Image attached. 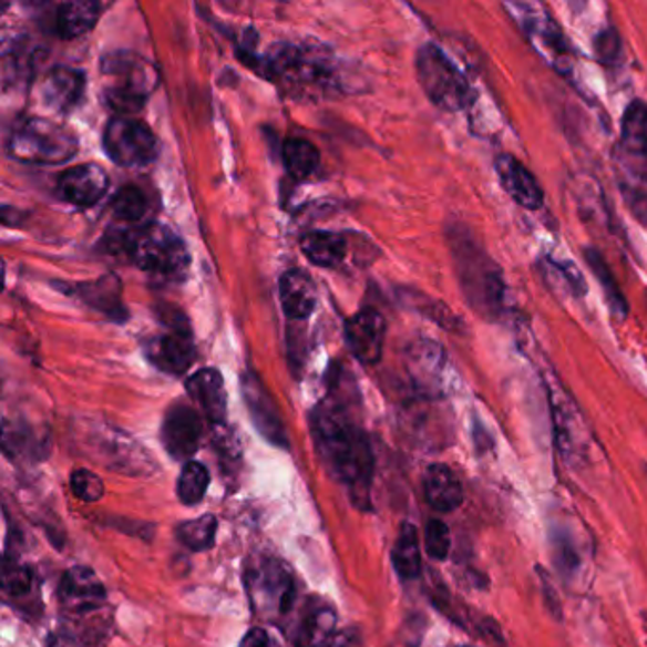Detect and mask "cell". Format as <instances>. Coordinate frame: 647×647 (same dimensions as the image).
<instances>
[{
	"mask_svg": "<svg viewBox=\"0 0 647 647\" xmlns=\"http://www.w3.org/2000/svg\"><path fill=\"white\" fill-rule=\"evenodd\" d=\"M319 160L321 156H319L318 146L310 141H285L284 164L291 177L298 178V181L310 177L318 172Z\"/></svg>",
	"mask_w": 647,
	"mask_h": 647,
	"instance_id": "1f68e13d",
	"label": "cell"
},
{
	"mask_svg": "<svg viewBox=\"0 0 647 647\" xmlns=\"http://www.w3.org/2000/svg\"><path fill=\"white\" fill-rule=\"evenodd\" d=\"M242 393H244L245 404H247L249 417H251L258 433L274 446L289 449V437L285 431L278 407L274 403L270 391L266 390L265 383L260 382V378L253 374L251 370H247L242 377Z\"/></svg>",
	"mask_w": 647,
	"mask_h": 647,
	"instance_id": "7c38bea8",
	"label": "cell"
},
{
	"mask_svg": "<svg viewBox=\"0 0 647 647\" xmlns=\"http://www.w3.org/2000/svg\"><path fill=\"white\" fill-rule=\"evenodd\" d=\"M60 606L65 614L73 617L92 615L105 608L106 590L97 574L86 566L66 569L58 588Z\"/></svg>",
	"mask_w": 647,
	"mask_h": 647,
	"instance_id": "8fae6325",
	"label": "cell"
},
{
	"mask_svg": "<svg viewBox=\"0 0 647 647\" xmlns=\"http://www.w3.org/2000/svg\"><path fill=\"white\" fill-rule=\"evenodd\" d=\"M619 156L628 172L647 181V103L633 101L622 120Z\"/></svg>",
	"mask_w": 647,
	"mask_h": 647,
	"instance_id": "9a60e30c",
	"label": "cell"
},
{
	"mask_svg": "<svg viewBox=\"0 0 647 647\" xmlns=\"http://www.w3.org/2000/svg\"><path fill=\"white\" fill-rule=\"evenodd\" d=\"M215 535H217V518L213 515L181 522L177 526L178 542L194 553L209 551L215 545Z\"/></svg>",
	"mask_w": 647,
	"mask_h": 647,
	"instance_id": "e575fe53",
	"label": "cell"
},
{
	"mask_svg": "<svg viewBox=\"0 0 647 647\" xmlns=\"http://www.w3.org/2000/svg\"><path fill=\"white\" fill-rule=\"evenodd\" d=\"M444 364L446 356L439 343L420 340L410 348V370L418 378V382L425 383V388L439 386Z\"/></svg>",
	"mask_w": 647,
	"mask_h": 647,
	"instance_id": "f1b7e54d",
	"label": "cell"
},
{
	"mask_svg": "<svg viewBox=\"0 0 647 647\" xmlns=\"http://www.w3.org/2000/svg\"><path fill=\"white\" fill-rule=\"evenodd\" d=\"M450 530L443 521L431 518L425 526V551L433 561H444L450 553Z\"/></svg>",
	"mask_w": 647,
	"mask_h": 647,
	"instance_id": "ab89813d",
	"label": "cell"
},
{
	"mask_svg": "<svg viewBox=\"0 0 647 647\" xmlns=\"http://www.w3.org/2000/svg\"><path fill=\"white\" fill-rule=\"evenodd\" d=\"M346 342L357 361L377 364L386 343V319L374 308H363L346 321Z\"/></svg>",
	"mask_w": 647,
	"mask_h": 647,
	"instance_id": "5bb4252c",
	"label": "cell"
},
{
	"mask_svg": "<svg viewBox=\"0 0 647 647\" xmlns=\"http://www.w3.org/2000/svg\"><path fill=\"white\" fill-rule=\"evenodd\" d=\"M596 55L602 63H614L622 52V40L615 29H606L598 34L595 42Z\"/></svg>",
	"mask_w": 647,
	"mask_h": 647,
	"instance_id": "60d3db41",
	"label": "cell"
},
{
	"mask_svg": "<svg viewBox=\"0 0 647 647\" xmlns=\"http://www.w3.org/2000/svg\"><path fill=\"white\" fill-rule=\"evenodd\" d=\"M318 287L306 271H285L279 279V302L287 318L297 321L310 318L318 308Z\"/></svg>",
	"mask_w": 647,
	"mask_h": 647,
	"instance_id": "603a6c76",
	"label": "cell"
},
{
	"mask_svg": "<svg viewBox=\"0 0 647 647\" xmlns=\"http://www.w3.org/2000/svg\"><path fill=\"white\" fill-rule=\"evenodd\" d=\"M300 249L314 265L335 268L346 258L348 244L335 232H310L300 242Z\"/></svg>",
	"mask_w": 647,
	"mask_h": 647,
	"instance_id": "4316f807",
	"label": "cell"
},
{
	"mask_svg": "<svg viewBox=\"0 0 647 647\" xmlns=\"http://www.w3.org/2000/svg\"><path fill=\"white\" fill-rule=\"evenodd\" d=\"M111 212L120 223L135 225V223H141L145 218L146 212H148V198H146L145 192L141 191L140 186H124V188H120L114 194L113 202H111Z\"/></svg>",
	"mask_w": 647,
	"mask_h": 647,
	"instance_id": "d590c367",
	"label": "cell"
},
{
	"mask_svg": "<svg viewBox=\"0 0 647 647\" xmlns=\"http://www.w3.org/2000/svg\"><path fill=\"white\" fill-rule=\"evenodd\" d=\"M310 430L319 460L330 475L348 490L356 507L369 509L374 454L367 433L337 397L325 399L311 410Z\"/></svg>",
	"mask_w": 647,
	"mask_h": 647,
	"instance_id": "6da1fadb",
	"label": "cell"
},
{
	"mask_svg": "<svg viewBox=\"0 0 647 647\" xmlns=\"http://www.w3.org/2000/svg\"><path fill=\"white\" fill-rule=\"evenodd\" d=\"M213 443H215L223 470L228 468V475H232L234 468H238L239 462H242V446H239L238 437L223 423V425H215Z\"/></svg>",
	"mask_w": 647,
	"mask_h": 647,
	"instance_id": "74e56055",
	"label": "cell"
},
{
	"mask_svg": "<svg viewBox=\"0 0 647 647\" xmlns=\"http://www.w3.org/2000/svg\"><path fill=\"white\" fill-rule=\"evenodd\" d=\"M212 476L204 463L191 462L185 463L177 481V497L183 505H198L205 497V492L209 489Z\"/></svg>",
	"mask_w": 647,
	"mask_h": 647,
	"instance_id": "d6a6232c",
	"label": "cell"
},
{
	"mask_svg": "<svg viewBox=\"0 0 647 647\" xmlns=\"http://www.w3.org/2000/svg\"><path fill=\"white\" fill-rule=\"evenodd\" d=\"M340 635L337 612L325 602L314 600L302 609L292 640L297 647H337Z\"/></svg>",
	"mask_w": 647,
	"mask_h": 647,
	"instance_id": "ffe728a7",
	"label": "cell"
},
{
	"mask_svg": "<svg viewBox=\"0 0 647 647\" xmlns=\"http://www.w3.org/2000/svg\"><path fill=\"white\" fill-rule=\"evenodd\" d=\"M244 582L253 608L260 617L274 619L291 612L297 588L291 569L285 562L276 556L258 555L247 564Z\"/></svg>",
	"mask_w": 647,
	"mask_h": 647,
	"instance_id": "ba28073f",
	"label": "cell"
},
{
	"mask_svg": "<svg viewBox=\"0 0 647 647\" xmlns=\"http://www.w3.org/2000/svg\"><path fill=\"white\" fill-rule=\"evenodd\" d=\"M505 8L521 27L522 33L526 34L535 52L556 71L568 73L574 63V50L545 8L537 4H507Z\"/></svg>",
	"mask_w": 647,
	"mask_h": 647,
	"instance_id": "9c48e42d",
	"label": "cell"
},
{
	"mask_svg": "<svg viewBox=\"0 0 647 647\" xmlns=\"http://www.w3.org/2000/svg\"><path fill=\"white\" fill-rule=\"evenodd\" d=\"M109 158L122 167H143L158 156V140L153 130L130 116H116L103 135Z\"/></svg>",
	"mask_w": 647,
	"mask_h": 647,
	"instance_id": "30bf717a",
	"label": "cell"
},
{
	"mask_svg": "<svg viewBox=\"0 0 647 647\" xmlns=\"http://www.w3.org/2000/svg\"><path fill=\"white\" fill-rule=\"evenodd\" d=\"M391 561L401 579L410 582V579H418L422 574V551H420V540H418V530L414 524L404 522L399 530Z\"/></svg>",
	"mask_w": 647,
	"mask_h": 647,
	"instance_id": "83f0119b",
	"label": "cell"
},
{
	"mask_svg": "<svg viewBox=\"0 0 647 647\" xmlns=\"http://www.w3.org/2000/svg\"><path fill=\"white\" fill-rule=\"evenodd\" d=\"M423 495L431 507L450 513L463 503V489L456 473L444 463H433L423 475Z\"/></svg>",
	"mask_w": 647,
	"mask_h": 647,
	"instance_id": "cb8c5ba5",
	"label": "cell"
},
{
	"mask_svg": "<svg viewBox=\"0 0 647 647\" xmlns=\"http://www.w3.org/2000/svg\"><path fill=\"white\" fill-rule=\"evenodd\" d=\"M76 295L82 300H86L88 305L97 308L106 316H122V305H120V284L119 279L109 276V278H101L100 281H92V284L79 285L76 287Z\"/></svg>",
	"mask_w": 647,
	"mask_h": 647,
	"instance_id": "4dcf8cb0",
	"label": "cell"
},
{
	"mask_svg": "<svg viewBox=\"0 0 647 647\" xmlns=\"http://www.w3.org/2000/svg\"><path fill=\"white\" fill-rule=\"evenodd\" d=\"M265 69L289 92L321 95L338 88L337 65L324 48L285 44L274 50Z\"/></svg>",
	"mask_w": 647,
	"mask_h": 647,
	"instance_id": "3957f363",
	"label": "cell"
},
{
	"mask_svg": "<svg viewBox=\"0 0 647 647\" xmlns=\"http://www.w3.org/2000/svg\"><path fill=\"white\" fill-rule=\"evenodd\" d=\"M126 249L137 268L170 281H181L191 266L185 242L167 226L141 228L127 239Z\"/></svg>",
	"mask_w": 647,
	"mask_h": 647,
	"instance_id": "52a82bcc",
	"label": "cell"
},
{
	"mask_svg": "<svg viewBox=\"0 0 647 647\" xmlns=\"http://www.w3.org/2000/svg\"><path fill=\"white\" fill-rule=\"evenodd\" d=\"M543 266H545V271L547 276L556 279V281H562L566 291L574 297H583L587 292V284L583 279L582 271L574 265V263H568V260H556L553 257L543 258Z\"/></svg>",
	"mask_w": 647,
	"mask_h": 647,
	"instance_id": "8d00e7d4",
	"label": "cell"
},
{
	"mask_svg": "<svg viewBox=\"0 0 647 647\" xmlns=\"http://www.w3.org/2000/svg\"><path fill=\"white\" fill-rule=\"evenodd\" d=\"M417 76L428 100L441 111L458 113L475 101V92L462 69L433 42L418 50Z\"/></svg>",
	"mask_w": 647,
	"mask_h": 647,
	"instance_id": "8992f818",
	"label": "cell"
},
{
	"mask_svg": "<svg viewBox=\"0 0 647 647\" xmlns=\"http://www.w3.org/2000/svg\"><path fill=\"white\" fill-rule=\"evenodd\" d=\"M109 191V175L97 164H82L61 173L58 194L66 204L92 207Z\"/></svg>",
	"mask_w": 647,
	"mask_h": 647,
	"instance_id": "e0dca14e",
	"label": "cell"
},
{
	"mask_svg": "<svg viewBox=\"0 0 647 647\" xmlns=\"http://www.w3.org/2000/svg\"><path fill=\"white\" fill-rule=\"evenodd\" d=\"M97 20L100 7L95 2H63L53 10L52 29L61 39L73 40L92 31Z\"/></svg>",
	"mask_w": 647,
	"mask_h": 647,
	"instance_id": "d4e9b609",
	"label": "cell"
},
{
	"mask_svg": "<svg viewBox=\"0 0 647 647\" xmlns=\"http://www.w3.org/2000/svg\"><path fill=\"white\" fill-rule=\"evenodd\" d=\"M239 647H270V638L263 628H253L245 635Z\"/></svg>",
	"mask_w": 647,
	"mask_h": 647,
	"instance_id": "b9f144b4",
	"label": "cell"
},
{
	"mask_svg": "<svg viewBox=\"0 0 647 647\" xmlns=\"http://www.w3.org/2000/svg\"><path fill=\"white\" fill-rule=\"evenodd\" d=\"M186 391L213 425L225 423L226 390L218 370L202 369L194 372L186 382Z\"/></svg>",
	"mask_w": 647,
	"mask_h": 647,
	"instance_id": "7402d4cb",
	"label": "cell"
},
{
	"mask_svg": "<svg viewBox=\"0 0 647 647\" xmlns=\"http://www.w3.org/2000/svg\"><path fill=\"white\" fill-rule=\"evenodd\" d=\"M450 253L454 257L463 297L471 308L489 321L509 318V292L500 266L484 251L465 226H452L449 232Z\"/></svg>",
	"mask_w": 647,
	"mask_h": 647,
	"instance_id": "7a4b0ae2",
	"label": "cell"
},
{
	"mask_svg": "<svg viewBox=\"0 0 647 647\" xmlns=\"http://www.w3.org/2000/svg\"><path fill=\"white\" fill-rule=\"evenodd\" d=\"M196 359V348L191 330L183 325H172L151 343V361L170 374H183Z\"/></svg>",
	"mask_w": 647,
	"mask_h": 647,
	"instance_id": "44dd1931",
	"label": "cell"
},
{
	"mask_svg": "<svg viewBox=\"0 0 647 647\" xmlns=\"http://www.w3.org/2000/svg\"><path fill=\"white\" fill-rule=\"evenodd\" d=\"M84 90H86L84 73L71 66H55L44 74L40 82L39 95L48 111L66 114L82 101Z\"/></svg>",
	"mask_w": 647,
	"mask_h": 647,
	"instance_id": "ac0fdd59",
	"label": "cell"
},
{
	"mask_svg": "<svg viewBox=\"0 0 647 647\" xmlns=\"http://www.w3.org/2000/svg\"><path fill=\"white\" fill-rule=\"evenodd\" d=\"M202 433H204L202 417L191 404H173L172 409L165 412L162 443L173 460L191 462V458L198 452Z\"/></svg>",
	"mask_w": 647,
	"mask_h": 647,
	"instance_id": "4fadbf2b",
	"label": "cell"
},
{
	"mask_svg": "<svg viewBox=\"0 0 647 647\" xmlns=\"http://www.w3.org/2000/svg\"><path fill=\"white\" fill-rule=\"evenodd\" d=\"M2 590L8 600L12 602H29L37 590L33 569L23 564L18 556H13V553L4 555Z\"/></svg>",
	"mask_w": 647,
	"mask_h": 647,
	"instance_id": "f546056e",
	"label": "cell"
},
{
	"mask_svg": "<svg viewBox=\"0 0 647 647\" xmlns=\"http://www.w3.org/2000/svg\"><path fill=\"white\" fill-rule=\"evenodd\" d=\"M585 257H587L590 270L595 271L596 279L604 287V295L608 298L609 308L614 311V316H617L619 319L627 318V298H625L622 289H619V285L615 281L614 274L609 270V266L606 265L604 257H602L600 253L595 251V249H587Z\"/></svg>",
	"mask_w": 647,
	"mask_h": 647,
	"instance_id": "836d02e7",
	"label": "cell"
},
{
	"mask_svg": "<svg viewBox=\"0 0 647 647\" xmlns=\"http://www.w3.org/2000/svg\"><path fill=\"white\" fill-rule=\"evenodd\" d=\"M76 135L61 122L44 116L21 120L8 140V154L23 164H65L76 154Z\"/></svg>",
	"mask_w": 647,
	"mask_h": 647,
	"instance_id": "5b68a950",
	"label": "cell"
},
{
	"mask_svg": "<svg viewBox=\"0 0 647 647\" xmlns=\"http://www.w3.org/2000/svg\"><path fill=\"white\" fill-rule=\"evenodd\" d=\"M2 449L10 460H31V462L44 460L48 454L47 435L34 431V428L27 423L4 420Z\"/></svg>",
	"mask_w": 647,
	"mask_h": 647,
	"instance_id": "484cf974",
	"label": "cell"
},
{
	"mask_svg": "<svg viewBox=\"0 0 647 647\" xmlns=\"http://www.w3.org/2000/svg\"><path fill=\"white\" fill-rule=\"evenodd\" d=\"M101 74L105 80L106 105L119 116H130L145 106L158 84L156 69L140 53L114 52L103 58Z\"/></svg>",
	"mask_w": 647,
	"mask_h": 647,
	"instance_id": "277c9868",
	"label": "cell"
},
{
	"mask_svg": "<svg viewBox=\"0 0 647 647\" xmlns=\"http://www.w3.org/2000/svg\"><path fill=\"white\" fill-rule=\"evenodd\" d=\"M548 391H551V407H553V422H555L556 446L561 450L562 456L569 462L583 452L585 428L572 399L561 390V386H556V382L551 383Z\"/></svg>",
	"mask_w": 647,
	"mask_h": 647,
	"instance_id": "d6986e66",
	"label": "cell"
},
{
	"mask_svg": "<svg viewBox=\"0 0 647 647\" xmlns=\"http://www.w3.org/2000/svg\"><path fill=\"white\" fill-rule=\"evenodd\" d=\"M71 492L80 502L95 503L100 502L105 495V484L101 481L100 475H95L90 470H76L71 475Z\"/></svg>",
	"mask_w": 647,
	"mask_h": 647,
	"instance_id": "f35d334b",
	"label": "cell"
},
{
	"mask_svg": "<svg viewBox=\"0 0 647 647\" xmlns=\"http://www.w3.org/2000/svg\"><path fill=\"white\" fill-rule=\"evenodd\" d=\"M494 167L500 185L507 192L509 198L516 205H521L522 209H528V212L542 209L543 198H545L542 185L521 160L515 158L513 154H500L495 158Z\"/></svg>",
	"mask_w": 647,
	"mask_h": 647,
	"instance_id": "2e32d148",
	"label": "cell"
}]
</instances>
